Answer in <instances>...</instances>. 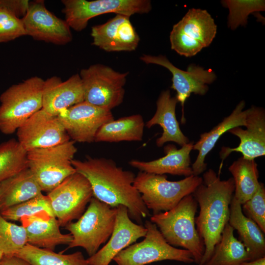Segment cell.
<instances>
[{
	"instance_id": "1",
	"label": "cell",
	"mask_w": 265,
	"mask_h": 265,
	"mask_svg": "<svg viewBox=\"0 0 265 265\" xmlns=\"http://www.w3.org/2000/svg\"><path fill=\"white\" fill-rule=\"evenodd\" d=\"M76 172L89 181L93 197L112 208L122 205L127 207L130 218L142 225V219L150 215L133 186L135 175L124 170L112 159L87 157L83 160L73 159Z\"/></svg>"
},
{
	"instance_id": "2",
	"label": "cell",
	"mask_w": 265,
	"mask_h": 265,
	"mask_svg": "<svg viewBox=\"0 0 265 265\" xmlns=\"http://www.w3.org/2000/svg\"><path fill=\"white\" fill-rule=\"evenodd\" d=\"M202 178V183L192 193L200 209L195 217L196 227L205 246L199 265H203L210 259L228 223L235 190L233 178L221 180L212 169L206 171Z\"/></svg>"
},
{
	"instance_id": "3",
	"label": "cell",
	"mask_w": 265,
	"mask_h": 265,
	"mask_svg": "<svg viewBox=\"0 0 265 265\" xmlns=\"http://www.w3.org/2000/svg\"><path fill=\"white\" fill-rule=\"evenodd\" d=\"M198 206L192 194H189L170 210L151 215L150 221L157 226L168 243L189 251L194 263L199 265L205 246L196 227Z\"/></svg>"
},
{
	"instance_id": "4",
	"label": "cell",
	"mask_w": 265,
	"mask_h": 265,
	"mask_svg": "<svg viewBox=\"0 0 265 265\" xmlns=\"http://www.w3.org/2000/svg\"><path fill=\"white\" fill-rule=\"evenodd\" d=\"M85 212L76 222L64 228L72 236L67 249L83 248L89 257L95 254L100 246L106 243L113 231L117 208H112L93 197Z\"/></svg>"
},
{
	"instance_id": "5",
	"label": "cell",
	"mask_w": 265,
	"mask_h": 265,
	"mask_svg": "<svg viewBox=\"0 0 265 265\" xmlns=\"http://www.w3.org/2000/svg\"><path fill=\"white\" fill-rule=\"evenodd\" d=\"M44 80L30 77L13 84L0 96V131L11 134L42 108Z\"/></svg>"
},
{
	"instance_id": "6",
	"label": "cell",
	"mask_w": 265,
	"mask_h": 265,
	"mask_svg": "<svg viewBox=\"0 0 265 265\" xmlns=\"http://www.w3.org/2000/svg\"><path fill=\"white\" fill-rule=\"evenodd\" d=\"M167 178L165 174L142 171L135 177L133 186L153 214L173 209L184 197L191 194L202 182V177L193 175L178 181H170Z\"/></svg>"
},
{
	"instance_id": "7",
	"label": "cell",
	"mask_w": 265,
	"mask_h": 265,
	"mask_svg": "<svg viewBox=\"0 0 265 265\" xmlns=\"http://www.w3.org/2000/svg\"><path fill=\"white\" fill-rule=\"evenodd\" d=\"M75 142L27 152L28 168L42 191L49 192L76 171L71 160L77 151Z\"/></svg>"
},
{
	"instance_id": "8",
	"label": "cell",
	"mask_w": 265,
	"mask_h": 265,
	"mask_svg": "<svg viewBox=\"0 0 265 265\" xmlns=\"http://www.w3.org/2000/svg\"><path fill=\"white\" fill-rule=\"evenodd\" d=\"M217 33V26L206 10L191 8L175 24L170 34L171 48L180 55L190 57L208 47Z\"/></svg>"
},
{
	"instance_id": "9",
	"label": "cell",
	"mask_w": 265,
	"mask_h": 265,
	"mask_svg": "<svg viewBox=\"0 0 265 265\" xmlns=\"http://www.w3.org/2000/svg\"><path fill=\"white\" fill-rule=\"evenodd\" d=\"M147 232L144 239L133 243L119 252L113 259L117 265H146L171 260L186 264L194 262L191 253L167 242L157 226L146 220Z\"/></svg>"
},
{
	"instance_id": "10",
	"label": "cell",
	"mask_w": 265,
	"mask_h": 265,
	"mask_svg": "<svg viewBox=\"0 0 265 265\" xmlns=\"http://www.w3.org/2000/svg\"><path fill=\"white\" fill-rule=\"evenodd\" d=\"M129 72L121 73L101 64L80 70L84 101L111 110L123 101Z\"/></svg>"
},
{
	"instance_id": "11",
	"label": "cell",
	"mask_w": 265,
	"mask_h": 265,
	"mask_svg": "<svg viewBox=\"0 0 265 265\" xmlns=\"http://www.w3.org/2000/svg\"><path fill=\"white\" fill-rule=\"evenodd\" d=\"M62 12L71 28L80 31L88 21L99 15L115 13L128 17L149 13L152 4L149 0H62Z\"/></svg>"
},
{
	"instance_id": "12",
	"label": "cell",
	"mask_w": 265,
	"mask_h": 265,
	"mask_svg": "<svg viewBox=\"0 0 265 265\" xmlns=\"http://www.w3.org/2000/svg\"><path fill=\"white\" fill-rule=\"evenodd\" d=\"M54 216L60 226L79 219L93 197L91 185L82 174L76 172L48 193Z\"/></svg>"
},
{
	"instance_id": "13",
	"label": "cell",
	"mask_w": 265,
	"mask_h": 265,
	"mask_svg": "<svg viewBox=\"0 0 265 265\" xmlns=\"http://www.w3.org/2000/svg\"><path fill=\"white\" fill-rule=\"evenodd\" d=\"M140 60L146 64H153L162 66L168 70L172 75L171 88L177 92L176 98L182 106V124L186 122L184 105L191 94L205 95L210 84L216 79V75L211 69H205L202 67L191 64L186 71L174 66L165 56H158L143 54Z\"/></svg>"
},
{
	"instance_id": "14",
	"label": "cell",
	"mask_w": 265,
	"mask_h": 265,
	"mask_svg": "<svg viewBox=\"0 0 265 265\" xmlns=\"http://www.w3.org/2000/svg\"><path fill=\"white\" fill-rule=\"evenodd\" d=\"M57 117L70 138L80 143L94 142L99 129L114 120L111 110L85 101L62 111Z\"/></svg>"
},
{
	"instance_id": "15",
	"label": "cell",
	"mask_w": 265,
	"mask_h": 265,
	"mask_svg": "<svg viewBox=\"0 0 265 265\" xmlns=\"http://www.w3.org/2000/svg\"><path fill=\"white\" fill-rule=\"evenodd\" d=\"M17 140L26 152L65 143L70 138L57 116L40 109L16 131Z\"/></svg>"
},
{
	"instance_id": "16",
	"label": "cell",
	"mask_w": 265,
	"mask_h": 265,
	"mask_svg": "<svg viewBox=\"0 0 265 265\" xmlns=\"http://www.w3.org/2000/svg\"><path fill=\"white\" fill-rule=\"evenodd\" d=\"M21 19L26 35L35 40L57 45H64L72 40L71 28L66 22L50 12L43 0L29 2Z\"/></svg>"
},
{
	"instance_id": "17",
	"label": "cell",
	"mask_w": 265,
	"mask_h": 265,
	"mask_svg": "<svg viewBox=\"0 0 265 265\" xmlns=\"http://www.w3.org/2000/svg\"><path fill=\"white\" fill-rule=\"evenodd\" d=\"M245 129L236 127L228 131L240 140L238 146L235 148L222 147L219 152L223 161L232 152H240L242 157L248 159L265 155V111L262 107L252 106L248 109Z\"/></svg>"
},
{
	"instance_id": "18",
	"label": "cell",
	"mask_w": 265,
	"mask_h": 265,
	"mask_svg": "<svg viewBox=\"0 0 265 265\" xmlns=\"http://www.w3.org/2000/svg\"><path fill=\"white\" fill-rule=\"evenodd\" d=\"M116 208L112 234L101 249L86 259L89 265H109L119 252L146 235V228L132 221L126 207L120 205Z\"/></svg>"
},
{
	"instance_id": "19",
	"label": "cell",
	"mask_w": 265,
	"mask_h": 265,
	"mask_svg": "<svg viewBox=\"0 0 265 265\" xmlns=\"http://www.w3.org/2000/svg\"><path fill=\"white\" fill-rule=\"evenodd\" d=\"M92 44L107 52L135 50L140 38L130 17L116 14L106 23L91 28Z\"/></svg>"
},
{
	"instance_id": "20",
	"label": "cell",
	"mask_w": 265,
	"mask_h": 265,
	"mask_svg": "<svg viewBox=\"0 0 265 265\" xmlns=\"http://www.w3.org/2000/svg\"><path fill=\"white\" fill-rule=\"evenodd\" d=\"M83 101V88L79 74L65 81L57 76L44 81L42 109L47 113L57 116L62 111Z\"/></svg>"
},
{
	"instance_id": "21",
	"label": "cell",
	"mask_w": 265,
	"mask_h": 265,
	"mask_svg": "<svg viewBox=\"0 0 265 265\" xmlns=\"http://www.w3.org/2000/svg\"><path fill=\"white\" fill-rule=\"evenodd\" d=\"M193 142H189L180 149L174 144H167L163 149L164 156L149 161L132 159L129 164L142 172L187 177L193 175L190 153L193 150Z\"/></svg>"
},
{
	"instance_id": "22",
	"label": "cell",
	"mask_w": 265,
	"mask_h": 265,
	"mask_svg": "<svg viewBox=\"0 0 265 265\" xmlns=\"http://www.w3.org/2000/svg\"><path fill=\"white\" fill-rule=\"evenodd\" d=\"M25 227L28 243L54 251L59 245H68L73 238L70 233L63 234L54 216L41 213L24 218L20 221Z\"/></svg>"
},
{
	"instance_id": "23",
	"label": "cell",
	"mask_w": 265,
	"mask_h": 265,
	"mask_svg": "<svg viewBox=\"0 0 265 265\" xmlns=\"http://www.w3.org/2000/svg\"><path fill=\"white\" fill-rule=\"evenodd\" d=\"M178 103L176 98L171 96L169 90L162 91L157 101L155 114L145 124L149 129L156 125L162 128V134L156 141L159 147L168 142L176 143L181 147L189 142V139L181 131L176 118V107Z\"/></svg>"
},
{
	"instance_id": "24",
	"label": "cell",
	"mask_w": 265,
	"mask_h": 265,
	"mask_svg": "<svg viewBox=\"0 0 265 265\" xmlns=\"http://www.w3.org/2000/svg\"><path fill=\"white\" fill-rule=\"evenodd\" d=\"M245 106L244 101H241L229 116L210 131L200 135L199 139L193 147V150L198 151L196 159L191 165L193 175L199 176L206 170V157L224 133L233 128L245 126L248 109L243 110Z\"/></svg>"
},
{
	"instance_id": "25",
	"label": "cell",
	"mask_w": 265,
	"mask_h": 265,
	"mask_svg": "<svg viewBox=\"0 0 265 265\" xmlns=\"http://www.w3.org/2000/svg\"><path fill=\"white\" fill-rule=\"evenodd\" d=\"M228 223L236 230L250 261L265 257V238L258 225L242 212L241 205L234 197L230 206Z\"/></svg>"
},
{
	"instance_id": "26",
	"label": "cell",
	"mask_w": 265,
	"mask_h": 265,
	"mask_svg": "<svg viewBox=\"0 0 265 265\" xmlns=\"http://www.w3.org/2000/svg\"><path fill=\"white\" fill-rule=\"evenodd\" d=\"M42 194L28 168L0 183V212Z\"/></svg>"
},
{
	"instance_id": "27",
	"label": "cell",
	"mask_w": 265,
	"mask_h": 265,
	"mask_svg": "<svg viewBox=\"0 0 265 265\" xmlns=\"http://www.w3.org/2000/svg\"><path fill=\"white\" fill-rule=\"evenodd\" d=\"M145 126L143 118L139 114L114 119L99 129L94 141H140L143 139Z\"/></svg>"
},
{
	"instance_id": "28",
	"label": "cell",
	"mask_w": 265,
	"mask_h": 265,
	"mask_svg": "<svg viewBox=\"0 0 265 265\" xmlns=\"http://www.w3.org/2000/svg\"><path fill=\"white\" fill-rule=\"evenodd\" d=\"M228 170L234 182L233 196L242 205L253 195L260 186L258 165L254 159L241 157L234 161Z\"/></svg>"
},
{
	"instance_id": "29",
	"label": "cell",
	"mask_w": 265,
	"mask_h": 265,
	"mask_svg": "<svg viewBox=\"0 0 265 265\" xmlns=\"http://www.w3.org/2000/svg\"><path fill=\"white\" fill-rule=\"evenodd\" d=\"M234 231L233 228L228 223L211 256L203 265H238L249 261L244 246L235 238Z\"/></svg>"
},
{
	"instance_id": "30",
	"label": "cell",
	"mask_w": 265,
	"mask_h": 265,
	"mask_svg": "<svg viewBox=\"0 0 265 265\" xmlns=\"http://www.w3.org/2000/svg\"><path fill=\"white\" fill-rule=\"evenodd\" d=\"M15 256L25 260L30 265H89L80 251L63 254L28 243Z\"/></svg>"
},
{
	"instance_id": "31",
	"label": "cell",
	"mask_w": 265,
	"mask_h": 265,
	"mask_svg": "<svg viewBox=\"0 0 265 265\" xmlns=\"http://www.w3.org/2000/svg\"><path fill=\"white\" fill-rule=\"evenodd\" d=\"M27 168V152L17 140L0 144V183Z\"/></svg>"
},
{
	"instance_id": "32",
	"label": "cell",
	"mask_w": 265,
	"mask_h": 265,
	"mask_svg": "<svg viewBox=\"0 0 265 265\" xmlns=\"http://www.w3.org/2000/svg\"><path fill=\"white\" fill-rule=\"evenodd\" d=\"M221 3L229 9L227 26L233 30L246 26L250 14L265 10L264 0H224Z\"/></svg>"
},
{
	"instance_id": "33",
	"label": "cell",
	"mask_w": 265,
	"mask_h": 265,
	"mask_svg": "<svg viewBox=\"0 0 265 265\" xmlns=\"http://www.w3.org/2000/svg\"><path fill=\"white\" fill-rule=\"evenodd\" d=\"M27 242L24 226L11 223L0 214V251L5 256H15Z\"/></svg>"
},
{
	"instance_id": "34",
	"label": "cell",
	"mask_w": 265,
	"mask_h": 265,
	"mask_svg": "<svg viewBox=\"0 0 265 265\" xmlns=\"http://www.w3.org/2000/svg\"><path fill=\"white\" fill-rule=\"evenodd\" d=\"M41 213L54 216L48 196L43 193L0 212V215L8 221H21Z\"/></svg>"
},
{
	"instance_id": "35",
	"label": "cell",
	"mask_w": 265,
	"mask_h": 265,
	"mask_svg": "<svg viewBox=\"0 0 265 265\" xmlns=\"http://www.w3.org/2000/svg\"><path fill=\"white\" fill-rule=\"evenodd\" d=\"M243 214L254 221L265 233V187L260 186L253 195L241 205Z\"/></svg>"
},
{
	"instance_id": "36",
	"label": "cell",
	"mask_w": 265,
	"mask_h": 265,
	"mask_svg": "<svg viewBox=\"0 0 265 265\" xmlns=\"http://www.w3.org/2000/svg\"><path fill=\"white\" fill-rule=\"evenodd\" d=\"M26 35L22 19L8 10L0 8V43Z\"/></svg>"
},
{
	"instance_id": "37",
	"label": "cell",
	"mask_w": 265,
	"mask_h": 265,
	"mask_svg": "<svg viewBox=\"0 0 265 265\" xmlns=\"http://www.w3.org/2000/svg\"><path fill=\"white\" fill-rule=\"evenodd\" d=\"M29 3L27 0H0V8L6 9L21 18L26 15Z\"/></svg>"
},
{
	"instance_id": "38",
	"label": "cell",
	"mask_w": 265,
	"mask_h": 265,
	"mask_svg": "<svg viewBox=\"0 0 265 265\" xmlns=\"http://www.w3.org/2000/svg\"><path fill=\"white\" fill-rule=\"evenodd\" d=\"M0 265H30L26 261L16 256L3 255Z\"/></svg>"
},
{
	"instance_id": "39",
	"label": "cell",
	"mask_w": 265,
	"mask_h": 265,
	"mask_svg": "<svg viewBox=\"0 0 265 265\" xmlns=\"http://www.w3.org/2000/svg\"><path fill=\"white\" fill-rule=\"evenodd\" d=\"M238 265H265V257L256 260L244 262Z\"/></svg>"
},
{
	"instance_id": "40",
	"label": "cell",
	"mask_w": 265,
	"mask_h": 265,
	"mask_svg": "<svg viewBox=\"0 0 265 265\" xmlns=\"http://www.w3.org/2000/svg\"><path fill=\"white\" fill-rule=\"evenodd\" d=\"M3 254H2V252H1L0 251V261H1V259H2V257H3Z\"/></svg>"
}]
</instances>
